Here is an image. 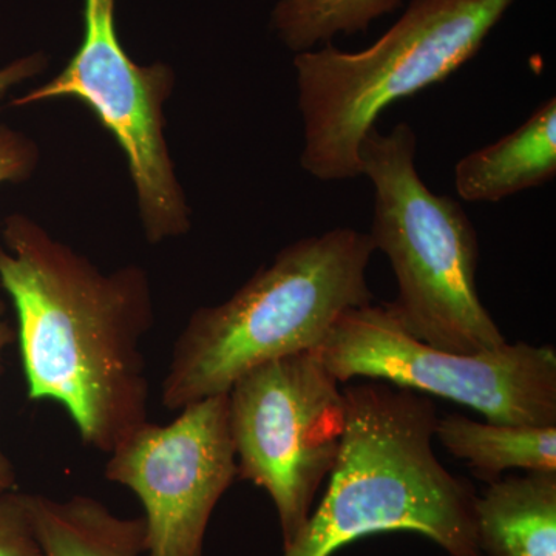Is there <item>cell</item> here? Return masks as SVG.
I'll return each instance as SVG.
<instances>
[{
	"label": "cell",
	"instance_id": "cell-1",
	"mask_svg": "<svg viewBox=\"0 0 556 556\" xmlns=\"http://www.w3.org/2000/svg\"><path fill=\"white\" fill-rule=\"evenodd\" d=\"M0 287L16 311L30 401L61 404L80 441L108 455L148 422L142 342L155 302L141 266L105 273L28 215L11 214L0 226Z\"/></svg>",
	"mask_w": 556,
	"mask_h": 556
},
{
	"label": "cell",
	"instance_id": "cell-2",
	"mask_svg": "<svg viewBox=\"0 0 556 556\" xmlns=\"http://www.w3.org/2000/svg\"><path fill=\"white\" fill-rule=\"evenodd\" d=\"M343 396L345 428L327 495L283 556H332L388 532L426 536L450 556H484L477 493L434 455L433 401L372 379L345 386Z\"/></svg>",
	"mask_w": 556,
	"mask_h": 556
},
{
	"label": "cell",
	"instance_id": "cell-3",
	"mask_svg": "<svg viewBox=\"0 0 556 556\" xmlns=\"http://www.w3.org/2000/svg\"><path fill=\"white\" fill-rule=\"evenodd\" d=\"M369 233L338 228L281 249L218 305L201 306L172 350L161 404L179 412L228 393L237 379L276 358L314 350L346 311L372 302Z\"/></svg>",
	"mask_w": 556,
	"mask_h": 556
},
{
	"label": "cell",
	"instance_id": "cell-4",
	"mask_svg": "<svg viewBox=\"0 0 556 556\" xmlns=\"http://www.w3.org/2000/svg\"><path fill=\"white\" fill-rule=\"evenodd\" d=\"M515 0H412L372 46L324 43L295 54L300 166L318 181L361 177L362 141L394 102L467 64Z\"/></svg>",
	"mask_w": 556,
	"mask_h": 556
},
{
	"label": "cell",
	"instance_id": "cell-5",
	"mask_svg": "<svg viewBox=\"0 0 556 556\" xmlns=\"http://www.w3.org/2000/svg\"><path fill=\"white\" fill-rule=\"evenodd\" d=\"M407 123L362 141L361 170L375 189L369 230L394 270L397 295L386 303L413 338L439 350L477 354L507 342L479 298L477 230L456 200L428 188L416 167Z\"/></svg>",
	"mask_w": 556,
	"mask_h": 556
},
{
	"label": "cell",
	"instance_id": "cell-6",
	"mask_svg": "<svg viewBox=\"0 0 556 556\" xmlns=\"http://www.w3.org/2000/svg\"><path fill=\"white\" fill-rule=\"evenodd\" d=\"M340 386L382 380L448 399L490 422L556 426V350L504 343L477 354L439 350L409 336L386 305L346 311L316 348Z\"/></svg>",
	"mask_w": 556,
	"mask_h": 556
},
{
	"label": "cell",
	"instance_id": "cell-7",
	"mask_svg": "<svg viewBox=\"0 0 556 556\" xmlns=\"http://www.w3.org/2000/svg\"><path fill=\"white\" fill-rule=\"evenodd\" d=\"M83 20V40L68 64L11 105L84 102L126 156L149 243L186 236L192 211L172 161L164 116L175 72L164 62L139 65L131 60L116 27V0H84Z\"/></svg>",
	"mask_w": 556,
	"mask_h": 556
},
{
	"label": "cell",
	"instance_id": "cell-8",
	"mask_svg": "<svg viewBox=\"0 0 556 556\" xmlns=\"http://www.w3.org/2000/svg\"><path fill=\"white\" fill-rule=\"evenodd\" d=\"M228 402L239 478L268 493L287 547L338 460L343 390L314 348L252 368L230 387Z\"/></svg>",
	"mask_w": 556,
	"mask_h": 556
},
{
	"label": "cell",
	"instance_id": "cell-9",
	"mask_svg": "<svg viewBox=\"0 0 556 556\" xmlns=\"http://www.w3.org/2000/svg\"><path fill=\"white\" fill-rule=\"evenodd\" d=\"M104 475L142 504L148 556H204L212 514L239 478L228 393L193 402L167 426L142 424L109 453Z\"/></svg>",
	"mask_w": 556,
	"mask_h": 556
},
{
	"label": "cell",
	"instance_id": "cell-10",
	"mask_svg": "<svg viewBox=\"0 0 556 556\" xmlns=\"http://www.w3.org/2000/svg\"><path fill=\"white\" fill-rule=\"evenodd\" d=\"M555 175L556 100L548 98L517 130L464 156L455 167V188L468 203H497Z\"/></svg>",
	"mask_w": 556,
	"mask_h": 556
},
{
	"label": "cell",
	"instance_id": "cell-11",
	"mask_svg": "<svg viewBox=\"0 0 556 556\" xmlns=\"http://www.w3.org/2000/svg\"><path fill=\"white\" fill-rule=\"evenodd\" d=\"M484 556H556V471L490 482L475 501Z\"/></svg>",
	"mask_w": 556,
	"mask_h": 556
},
{
	"label": "cell",
	"instance_id": "cell-12",
	"mask_svg": "<svg viewBox=\"0 0 556 556\" xmlns=\"http://www.w3.org/2000/svg\"><path fill=\"white\" fill-rule=\"evenodd\" d=\"M40 556H148L144 518H124L86 495L27 493Z\"/></svg>",
	"mask_w": 556,
	"mask_h": 556
},
{
	"label": "cell",
	"instance_id": "cell-13",
	"mask_svg": "<svg viewBox=\"0 0 556 556\" xmlns=\"http://www.w3.org/2000/svg\"><path fill=\"white\" fill-rule=\"evenodd\" d=\"M434 438L484 481H496L504 471L517 468L556 471V426L481 422L453 413L438 417Z\"/></svg>",
	"mask_w": 556,
	"mask_h": 556
},
{
	"label": "cell",
	"instance_id": "cell-14",
	"mask_svg": "<svg viewBox=\"0 0 556 556\" xmlns=\"http://www.w3.org/2000/svg\"><path fill=\"white\" fill-rule=\"evenodd\" d=\"M401 5V0H277L270 28L292 53L332 42L336 36L367 31Z\"/></svg>",
	"mask_w": 556,
	"mask_h": 556
},
{
	"label": "cell",
	"instance_id": "cell-15",
	"mask_svg": "<svg viewBox=\"0 0 556 556\" xmlns=\"http://www.w3.org/2000/svg\"><path fill=\"white\" fill-rule=\"evenodd\" d=\"M0 556H40L27 493L20 490L0 496Z\"/></svg>",
	"mask_w": 556,
	"mask_h": 556
},
{
	"label": "cell",
	"instance_id": "cell-16",
	"mask_svg": "<svg viewBox=\"0 0 556 556\" xmlns=\"http://www.w3.org/2000/svg\"><path fill=\"white\" fill-rule=\"evenodd\" d=\"M39 163V149L27 135L0 124V186L25 181Z\"/></svg>",
	"mask_w": 556,
	"mask_h": 556
},
{
	"label": "cell",
	"instance_id": "cell-17",
	"mask_svg": "<svg viewBox=\"0 0 556 556\" xmlns=\"http://www.w3.org/2000/svg\"><path fill=\"white\" fill-rule=\"evenodd\" d=\"M49 60L42 51L22 56L20 60L9 62L0 68V101L10 93L14 87L36 78L40 72L46 70Z\"/></svg>",
	"mask_w": 556,
	"mask_h": 556
},
{
	"label": "cell",
	"instance_id": "cell-18",
	"mask_svg": "<svg viewBox=\"0 0 556 556\" xmlns=\"http://www.w3.org/2000/svg\"><path fill=\"white\" fill-rule=\"evenodd\" d=\"M16 342V329L11 327L7 318L5 303L0 299V372H2L3 353L11 343ZM17 490L16 471L9 457L0 450V496Z\"/></svg>",
	"mask_w": 556,
	"mask_h": 556
}]
</instances>
